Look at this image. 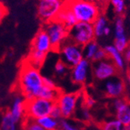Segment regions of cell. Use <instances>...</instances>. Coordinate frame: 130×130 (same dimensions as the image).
<instances>
[{
    "label": "cell",
    "mask_w": 130,
    "mask_h": 130,
    "mask_svg": "<svg viewBox=\"0 0 130 130\" xmlns=\"http://www.w3.org/2000/svg\"><path fill=\"white\" fill-rule=\"evenodd\" d=\"M18 82L21 94L28 101L38 98V92L43 86V76L39 69L27 62L20 70Z\"/></svg>",
    "instance_id": "1"
},
{
    "label": "cell",
    "mask_w": 130,
    "mask_h": 130,
    "mask_svg": "<svg viewBox=\"0 0 130 130\" xmlns=\"http://www.w3.org/2000/svg\"><path fill=\"white\" fill-rule=\"evenodd\" d=\"M64 3L73 12L78 22L94 24L100 18V9L93 3L87 0H67Z\"/></svg>",
    "instance_id": "2"
},
{
    "label": "cell",
    "mask_w": 130,
    "mask_h": 130,
    "mask_svg": "<svg viewBox=\"0 0 130 130\" xmlns=\"http://www.w3.org/2000/svg\"><path fill=\"white\" fill-rule=\"evenodd\" d=\"M58 51L61 60L69 68H73L84 59V47L67 37L60 46Z\"/></svg>",
    "instance_id": "3"
},
{
    "label": "cell",
    "mask_w": 130,
    "mask_h": 130,
    "mask_svg": "<svg viewBox=\"0 0 130 130\" xmlns=\"http://www.w3.org/2000/svg\"><path fill=\"white\" fill-rule=\"evenodd\" d=\"M95 37L93 25L88 23L78 22L69 29L68 37L74 43L83 47L93 42Z\"/></svg>",
    "instance_id": "4"
},
{
    "label": "cell",
    "mask_w": 130,
    "mask_h": 130,
    "mask_svg": "<svg viewBox=\"0 0 130 130\" xmlns=\"http://www.w3.org/2000/svg\"><path fill=\"white\" fill-rule=\"evenodd\" d=\"M55 102L41 98H34L26 101V117L38 120L44 116H50Z\"/></svg>",
    "instance_id": "5"
},
{
    "label": "cell",
    "mask_w": 130,
    "mask_h": 130,
    "mask_svg": "<svg viewBox=\"0 0 130 130\" xmlns=\"http://www.w3.org/2000/svg\"><path fill=\"white\" fill-rule=\"evenodd\" d=\"M43 29L49 37L52 50L58 51V49L63 41L68 37L69 29L62 23L56 20L45 23Z\"/></svg>",
    "instance_id": "6"
},
{
    "label": "cell",
    "mask_w": 130,
    "mask_h": 130,
    "mask_svg": "<svg viewBox=\"0 0 130 130\" xmlns=\"http://www.w3.org/2000/svg\"><path fill=\"white\" fill-rule=\"evenodd\" d=\"M63 3L61 0H40L38 6V15L44 23L55 20Z\"/></svg>",
    "instance_id": "7"
},
{
    "label": "cell",
    "mask_w": 130,
    "mask_h": 130,
    "mask_svg": "<svg viewBox=\"0 0 130 130\" xmlns=\"http://www.w3.org/2000/svg\"><path fill=\"white\" fill-rule=\"evenodd\" d=\"M78 94L74 93H60L55 102L59 107L62 119H68L73 116L78 104Z\"/></svg>",
    "instance_id": "8"
},
{
    "label": "cell",
    "mask_w": 130,
    "mask_h": 130,
    "mask_svg": "<svg viewBox=\"0 0 130 130\" xmlns=\"http://www.w3.org/2000/svg\"><path fill=\"white\" fill-rule=\"evenodd\" d=\"M118 72V68L110 57L95 62L93 66V75L96 79L99 80L109 79L117 75Z\"/></svg>",
    "instance_id": "9"
},
{
    "label": "cell",
    "mask_w": 130,
    "mask_h": 130,
    "mask_svg": "<svg viewBox=\"0 0 130 130\" xmlns=\"http://www.w3.org/2000/svg\"><path fill=\"white\" fill-rule=\"evenodd\" d=\"M125 85L124 80L117 75L107 79L103 85L105 94L113 99L121 98L125 93Z\"/></svg>",
    "instance_id": "10"
},
{
    "label": "cell",
    "mask_w": 130,
    "mask_h": 130,
    "mask_svg": "<svg viewBox=\"0 0 130 130\" xmlns=\"http://www.w3.org/2000/svg\"><path fill=\"white\" fill-rule=\"evenodd\" d=\"M9 112L18 123L26 118V100L22 94H17L13 98Z\"/></svg>",
    "instance_id": "11"
},
{
    "label": "cell",
    "mask_w": 130,
    "mask_h": 130,
    "mask_svg": "<svg viewBox=\"0 0 130 130\" xmlns=\"http://www.w3.org/2000/svg\"><path fill=\"white\" fill-rule=\"evenodd\" d=\"M31 48L46 54H48V53H49L52 50L49 37L44 29H41L36 34L33 42H32Z\"/></svg>",
    "instance_id": "12"
},
{
    "label": "cell",
    "mask_w": 130,
    "mask_h": 130,
    "mask_svg": "<svg viewBox=\"0 0 130 130\" xmlns=\"http://www.w3.org/2000/svg\"><path fill=\"white\" fill-rule=\"evenodd\" d=\"M89 69V62L84 58L73 68H72V80L76 84H84L87 80Z\"/></svg>",
    "instance_id": "13"
},
{
    "label": "cell",
    "mask_w": 130,
    "mask_h": 130,
    "mask_svg": "<svg viewBox=\"0 0 130 130\" xmlns=\"http://www.w3.org/2000/svg\"><path fill=\"white\" fill-rule=\"evenodd\" d=\"M55 20L62 23L68 29H70L73 26H75L78 23L73 12L64 3L62 5V8L58 13Z\"/></svg>",
    "instance_id": "14"
},
{
    "label": "cell",
    "mask_w": 130,
    "mask_h": 130,
    "mask_svg": "<svg viewBox=\"0 0 130 130\" xmlns=\"http://www.w3.org/2000/svg\"><path fill=\"white\" fill-rule=\"evenodd\" d=\"M116 118L123 125H130V102L125 101L116 110Z\"/></svg>",
    "instance_id": "15"
},
{
    "label": "cell",
    "mask_w": 130,
    "mask_h": 130,
    "mask_svg": "<svg viewBox=\"0 0 130 130\" xmlns=\"http://www.w3.org/2000/svg\"><path fill=\"white\" fill-rule=\"evenodd\" d=\"M46 56H47L46 54L38 51L34 50V49L31 48L30 54L28 55L27 63L30 65H31L32 67L39 69L42 66V64L44 63Z\"/></svg>",
    "instance_id": "16"
},
{
    "label": "cell",
    "mask_w": 130,
    "mask_h": 130,
    "mask_svg": "<svg viewBox=\"0 0 130 130\" xmlns=\"http://www.w3.org/2000/svg\"><path fill=\"white\" fill-rule=\"evenodd\" d=\"M0 130H19L18 122H16L9 111L4 112L0 118Z\"/></svg>",
    "instance_id": "17"
},
{
    "label": "cell",
    "mask_w": 130,
    "mask_h": 130,
    "mask_svg": "<svg viewBox=\"0 0 130 130\" xmlns=\"http://www.w3.org/2000/svg\"><path fill=\"white\" fill-rule=\"evenodd\" d=\"M60 93L61 91L58 88H50L43 85L38 92V98L55 102Z\"/></svg>",
    "instance_id": "18"
},
{
    "label": "cell",
    "mask_w": 130,
    "mask_h": 130,
    "mask_svg": "<svg viewBox=\"0 0 130 130\" xmlns=\"http://www.w3.org/2000/svg\"><path fill=\"white\" fill-rule=\"evenodd\" d=\"M104 50L107 52L108 57H110L113 60L114 63L116 65L118 69L122 70L124 67V61L121 55V53L116 50V48L115 46H107Z\"/></svg>",
    "instance_id": "19"
},
{
    "label": "cell",
    "mask_w": 130,
    "mask_h": 130,
    "mask_svg": "<svg viewBox=\"0 0 130 130\" xmlns=\"http://www.w3.org/2000/svg\"><path fill=\"white\" fill-rule=\"evenodd\" d=\"M37 122L42 128H44V130H58L59 128V120L51 116L38 119Z\"/></svg>",
    "instance_id": "20"
},
{
    "label": "cell",
    "mask_w": 130,
    "mask_h": 130,
    "mask_svg": "<svg viewBox=\"0 0 130 130\" xmlns=\"http://www.w3.org/2000/svg\"><path fill=\"white\" fill-rule=\"evenodd\" d=\"M98 49L99 48L97 46V44L94 41L84 46V56L85 57V59L92 60V58L93 57L94 54H96Z\"/></svg>",
    "instance_id": "21"
},
{
    "label": "cell",
    "mask_w": 130,
    "mask_h": 130,
    "mask_svg": "<svg viewBox=\"0 0 130 130\" xmlns=\"http://www.w3.org/2000/svg\"><path fill=\"white\" fill-rule=\"evenodd\" d=\"M23 130H44L35 119L26 117L23 119Z\"/></svg>",
    "instance_id": "22"
},
{
    "label": "cell",
    "mask_w": 130,
    "mask_h": 130,
    "mask_svg": "<svg viewBox=\"0 0 130 130\" xmlns=\"http://www.w3.org/2000/svg\"><path fill=\"white\" fill-rule=\"evenodd\" d=\"M123 126L118 119H114L104 122L101 125V130H122Z\"/></svg>",
    "instance_id": "23"
},
{
    "label": "cell",
    "mask_w": 130,
    "mask_h": 130,
    "mask_svg": "<svg viewBox=\"0 0 130 130\" xmlns=\"http://www.w3.org/2000/svg\"><path fill=\"white\" fill-rule=\"evenodd\" d=\"M93 28H94V32H95V36L98 37L101 36L104 34V25H105V20L103 18H99L97 21L93 24Z\"/></svg>",
    "instance_id": "24"
},
{
    "label": "cell",
    "mask_w": 130,
    "mask_h": 130,
    "mask_svg": "<svg viewBox=\"0 0 130 130\" xmlns=\"http://www.w3.org/2000/svg\"><path fill=\"white\" fill-rule=\"evenodd\" d=\"M128 46V43L126 41L125 37H121V38H116L115 41V47L116 48V50L122 53L124 52L125 50Z\"/></svg>",
    "instance_id": "25"
},
{
    "label": "cell",
    "mask_w": 130,
    "mask_h": 130,
    "mask_svg": "<svg viewBox=\"0 0 130 130\" xmlns=\"http://www.w3.org/2000/svg\"><path fill=\"white\" fill-rule=\"evenodd\" d=\"M69 68L61 60H58L56 63H55V71L57 74L58 75H63L66 73L67 69Z\"/></svg>",
    "instance_id": "26"
},
{
    "label": "cell",
    "mask_w": 130,
    "mask_h": 130,
    "mask_svg": "<svg viewBox=\"0 0 130 130\" xmlns=\"http://www.w3.org/2000/svg\"><path fill=\"white\" fill-rule=\"evenodd\" d=\"M111 3L114 6V8L117 13L122 15L124 12V0H111ZM122 16L123 17L122 15Z\"/></svg>",
    "instance_id": "27"
},
{
    "label": "cell",
    "mask_w": 130,
    "mask_h": 130,
    "mask_svg": "<svg viewBox=\"0 0 130 130\" xmlns=\"http://www.w3.org/2000/svg\"><path fill=\"white\" fill-rule=\"evenodd\" d=\"M108 57V55L107 52L105 51V50H104V49H98L97 51L96 52V54H94L93 57L92 58V60L94 62H97V61L103 60Z\"/></svg>",
    "instance_id": "28"
},
{
    "label": "cell",
    "mask_w": 130,
    "mask_h": 130,
    "mask_svg": "<svg viewBox=\"0 0 130 130\" xmlns=\"http://www.w3.org/2000/svg\"><path fill=\"white\" fill-rule=\"evenodd\" d=\"M59 128L61 130H79L77 128L71 125V123H69L68 121L62 119L59 121Z\"/></svg>",
    "instance_id": "29"
},
{
    "label": "cell",
    "mask_w": 130,
    "mask_h": 130,
    "mask_svg": "<svg viewBox=\"0 0 130 130\" xmlns=\"http://www.w3.org/2000/svg\"><path fill=\"white\" fill-rule=\"evenodd\" d=\"M116 38H121L124 37L123 34V20L122 17H120L117 21V26H116Z\"/></svg>",
    "instance_id": "30"
},
{
    "label": "cell",
    "mask_w": 130,
    "mask_h": 130,
    "mask_svg": "<svg viewBox=\"0 0 130 130\" xmlns=\"http://www.w3.org/2000/svg\"><path fill=\"white\" fill-rule=\"evenodd\" d=\"M50 116H52L53 118L58 119V120H61L62 119V113H61V110L59 108V107L56 105V103L54 105L52 109V111H51V114Z\"/></svg>",
    "instance_id": "31"
},
{
    "label": "cell",
    "mask_w": 130,
    "mask_h": 130,
    "mask_svg": "<svg viewBox=\"0 0 130 130\" xmlns=\"http://www.w3.org/2000/svg\"><path fill=\"white\" fill-rule=\"evenodd\" d=\"M43 85L50 88H57L55 81L48 77H43Z\"/></svg>",
    "instance_id": "32"
},
{
    "label": "cell",
    "mask_w": 130,
    "mask_h": 130,
    "mask_svg": "<svg viewBox=\"0 0 130 130\" xmlns=\"http://www.w3.org/2000/svg\"><path fill=\"white\" fill-rule=\"evenodd\" d=\"M111 0H97V6L99 7L101 12H104L109 5Z\"/></svg>",
    "instance_id": "33"
},
{
    "label": "cell",
    "mask_w": 130,
    "mask_h": 130,
    "mask_svg": "<svg viewBox=\"0 0 130 130\" xmlns=\"http://www.w3.org/2000/svg\"><path fill=\"white\" fill-rule=\"evenodd\" d=\"M6 15H7V9L3 3H0V23H2V21L6 17Z\"/></svg>",
    "instance_id": "34"
},
{
    "label": "cell",
    "mask_w": 130,
    "mask_h": 130,
    "mask_svg": "<svg viewBox=\"0 0 130 130\" xmlns=\"http://www.w3.org/2000/svg\"><path fill=\"white\" fill-rule=\"evenodd\" d=\"M84 102H85V105H86L87 108H90V107H92V106H93L95 105L94 99L90 96L86 97L85 99H84Z\"/></svg>",
    "instance_id": "35"
},
{
    "label": "cell",
    "mask_w": 130,
    "mask_h": 130,
    "mask_svg": "<svg viewBox=\"0 0 130 130\" xmlns=\"http://www.w3.org/2000/svg\"><path fill=\"white\" fill-rule=\"evenodd\" d=\"M82 119H84V120H89L90 119V115L87 108L82 110Z\"/></svg>",
    "instance_id": "36"
},
{
    "label": "cell",
    "mask_w": 130,
    "mask_h": 130,
    "mask_svg": "<svg viewBox=\"0 0 130 130\" xmlns=\"http://www.w3.org/2000/svg\"><path fill=\"white\" fill-rule=\"evenodd\" d=\"M124 57L126 61L130 62V46H128L124 51Z\"/></svg>",
    "instance_id": "37"
},
{
    "label": "cell",
    "mask_w": 130,
    "mask_h": 130,
    "mask_svg": "<svg viewBox=\"0 0 130 130\" xmlns=\"http://www.w3.org/2000/svg\"><path fill=\"white\" fill-rule=\"evenodd\" d=\"M126 74H127V78H128V80L129 81L130 83V63H129V66L127 69V72H126Z\"/></svg>",
    "instance_id": "38"
},
{
    "label": "cell",
    "mask_w": 130,
    "mask_h": 130,
    "mask_svg": "<svg viewBox=\"0 0 130 130\" xmlns=\"http://www.w3.org/2000/svg\"><path fill=\"white\" fill-rule=\"evenodd\" d=\"M122 130H130V125H124Z\"/></svg>",
    "instance_id": "39"
},
{
    "label": "cell",
    "mask_w": 130,
    "mask_h": 130,
    "mask_svg": "<svg viewBox=\"0 0 130 130\" xmlns=\"http://www.w3.org/2000/svg\"><path fill=\"white\" fill-rule=\"evenodd\" d=\"M104 34L108 35L109 34V29L108 28H104Z\"/></svg>",
    "instance_id": "40"
},
{
    "label": "cell",
    "mask_w": 130,
    "mask_h": 130,
    "mask_svg": "<svg viewBox=\"0 0 130 130\" xmlns=\"http://www.w3.org/2000/svg\"><path fill=\"white\" fill-rule=\"evenodd\" d=\"M87 1L90 2V3H95V4L97 5V0H87Z\"/></svg>",
    "instance_id": "41"
},
{
    "label": "cell",
    "mask_w": 130,
    "mask_h": 130,
    "mask_svg": "<svg viewBox=\"0 0 130 130\" xmlns=\"http://www.w3.org/2000/svg\"><path fill=\"white\" fill-rule=\"evenodd\" d=\"M51 1H53V0H51Z\"/></svg>",
    "instance_id": "42"
}]
</instances>
